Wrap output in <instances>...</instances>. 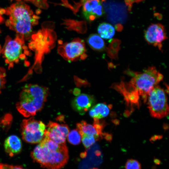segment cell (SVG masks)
Instances as JSON below:
<instances>
[{
    "instance_id": "cell-1",
    "label": "cell",
    "mask_w": 169,
    "mask_h": 169,
    "mask_svg": "<svg viewBox=\"0 0 169 169\" xmlns=\"http://www.w3.org/2000/svg\"><path fill=\"white\" fill-rule=\"evenodd\" d=\"M127 73L132 77L130 80L114 84L113 88L123 95L126 103L132 104L139 103L140 98L146 103L150 91L163 77L154 67H149L141 72L128 70Z\"/></svg>"
},
{
    "instance_id": "cell-2",
    "label": "cell",
    "mask_w": 169,
    "mask_h": 169,
    "mask_svg": "<svg viewBox=\"0 0 169 169\" xmlns=\"http://www.w3.org/2000/svg\"><path fill=\"white\" fill-rule=\"evenodd\" d=\"M5 11V13L9 16L6 26L24 38L31 34L33 26L38 23L39 17L33 15L30 7L22 2L12 4Z\"/></svg>"
},
{
    "instance_id": "cell-3",
    "label": "cell",
    "mask_w": 169,
    "mask_h": 169,
    "mask_svg": "<svg viewBox=\"0 0 169 169\" xmlns=\"http://www.w3.org/2000/svg\"><path fill=\"white\" fill-rule=\"evenodd\" d=\"M49 94L48 88L37 84H27L20 93L16 108L24 117L35 115L43 108Z\"/></svg>"
},
{
    "instance_id": "cell-4",
    "label": "cell",
    "mask_w": 169,
    "mask_h": 169,
    "mask_svg": "<svg viewBox=\"0 0 169 169\" xmlns=\"http://www.w3.org/2000/svg\"><path fill=\"white\" fill-rule=\"evenodd\" d=\"M146 102L152 117L161 119L168 114L169 107L166 93L159 86L156 85L150 91Z\"/></svg>"
},
{
    "instance_id": "cell-5",
    "label": "cell",
    "mask_w": 169,
    "mask_h": 169,
    "mask_svg": "<svg viewBox=\"0 0 169 169\" xmlns=\"http://www.w3.org/2000/svg\"><path fill=\"white\" fill-rule=\"evenodd\" d=\"M33 36L36 52L35 64L41 69L44 55L49 52L55 45L56 34L53 29L42 27V29Z\"/></svg>"
},
{
    "instance_id": "cell-6",
    "label": "cell",
    "mask_w": 169,
    "mask_h": 169,
    "mask_svg": "<svg viewBox=\"0 0 169 169\" xmlns=\"http://www.w3.org/2000/svg\"><path fill=\"white\" fill-rule=\"evenodd\" d=\"M24 39V38L18 35L14 39L9 36L6 37L1 53L6 63L9 65V68L13 67L14 64L18 63L20 59L25 58L23 54L26 48Z\"/></svg>"
},
{
    "instance_id": "cell-7",
    "label": "cell",
    "mask_w": 169,
    "mask_h": 169,
    "mask_svg": "<svg viewBox=\"0 0 169 169\" xmlns=\"http://www.w3.org/2000/svg\"><path fill=\"white\" fill-rule=\"evenodd\" d=\"M20 126L22 138L26 142L31 144L39 143L44 137L45 124L33 117L23 120Z\"/></svg>"
},
{
    "instance_id": "cell-8",
    "label": "cell",
    "mask_w": 169,
    "mask_h": 169,
    "mask_svg": "<svg viewBox=\"0 0 169 169\" xmlns=\"http://www.w3.org/2000/svg\"><path fill=\"white\" fill-rule=\"evenodd\" d=\"M58 53L69 61L84 60L87 57L84 41L79 38H75L71 42L65 43L59 46Z\"/></svg>"
},
{
    "instance_id": "cell-9",
    "label": "cell",
    "mask_w": 169,
    "mask_h": 169,
    "mask_svg": "<svg viewBox=\"0 0 169 169\" xmlns=\"http://www.w3.org/2000/svg\"><path fill=\"white\" fill-rule=\"evenodd\" d=\"M69 158L68 148L63 144L59 150L52 152L48 149L46 152L40 165L47 169H60L67 163Z\"/></svg>"
},
{
    "instance_id": "cell-10",
    "label": "cell",
    "mask_w": 169,
    "mask_h": 169,
    "mask_svg": "<svg viewBox=\"0 0 169 169\" xmlns=\"http://www.w3.org/2000/svg\"><path fill=\"white\" fill-rule=\"evenodd\" d=\"M144 38L147 42L161 50L162 43L167 37L164 27L160 23L152 24L145 31Z\"/></svg>"
},
{
    "instance_id": "cell-11",
    "label": "cell",
    "mask_w": 169,
    "mask_h": 169,
    "mask_svg": "<svg viewBox=\"0 0 169 169\" xmlns=\"http://www.w3.org/2000/svg\"><path fill=\"white\" fill-rule=\"evenodd\" d=\"M44 135L59 145L65 144L66 139L69 132V129L66 124H59L49 121L46 126Z\"/></svg>"
},
{
    "instance_id": "cell-12",
    "label": "cell",
    "mask_w": 169,
    "mask_h": 169,
    "mask_svg": "<svg viewBox=\"0 0 169 169\" xmlns=\"http://www.w3.org/2000/svg\"><path fill=\"white\" fill-rule=\"evenodd\" d=\"M95 103L93 96L85 94H79L72 101L74 110L81 115H84Z\"/></svg>"
},
{
    "instance_id": "cell-13",
    "label": "cell",
    "mask_w": 169,
    "mask_h": 169,
    "mask_svg": "<svg viewBox=\"0 0 169 169\" xmlns=\"http://www.w3.org/2000/svg\"><path fill=\"white\" fill-rule=\"evenodd\" d=\"M4 146L6 152L9 156H13L21 152L22 145L20 138L16 135H12L6 139Z\"/></svg>"
},
{
    "instance_id": "cell-14",
    "label": "cell",
    "mask_w": 169,
    "mask_h": 169,
    "mask_svg": "<svg viewBox=\"0 0 169 169\" xmlns=\"http://www.w3.org/2000/svg\"><path fill=\"white\" fill-rule=\"evenodd\" d=\"M76 126L80 134L84 133L94 136L99 140L104 136V134L102 132L103 129L94 123L91 125L82 120L81 122L77 123Z\"/></svg>"
},
{
    "instance_id": "cell-15",
    "label": "cell",
    "mask_w": 169,
    "mask_h": 169,
    "mask_svg": "<svg viewBox=\"0 0 169 169\" xmlns=\"http://www.w3.org/2000/svg\"><path fill=\"white\" fill-rule=\"evenodd\" d=\"M111 108V105L105 103H98L92 107L89 111V115L94 120H99L107 116Z\"/></svg>"
},
{
    "instance_id": "cell-16",
    "label": "cell",
    "mask_w": 169,
    "mask_h": 169,
    "mask_svg": "<svg viewBox=\"0 0 169 169\" xmlns=\"http://www.w3.org/2000/svg\"><path fill=\"white\" fill-rule=\"evenodd\" d=\"M69 30H75L77 32L84 33L87 29L86 23L85 21H77L71 19L63 20L61 24Z\"/></svg>"
},
{
    "instance_id": "cell-17",
    "label": "cell",
    "mask_w": 169,
    "mask_h": 169,
    "mask_svg": "<svg viewBox=\"0 0 169 169\" xmlns=\"http://www.w3.org/2000/svg\"><path fill=\"white\" fill-rule=\"evenodd\" d=\"M87 41L89 46L95 50L101 51L105 49L104 41L102 38L97 34L90 35L87 39Z\"/></svg>"
},
{
    "instance_id": "cell-18",
    "label": "cell",
    "mask_w": 169,
    "mask_h": 169,
    "mask_svg": "<svg viewBox=\"0 0 169 169\" xmlns=\"http://www.w3.org/2000/svg\"><path fill=\"white\" fill-rule=\"evenodd\" d=\"M97 31L100 36L105 39L112 38L115 33V29L111 24L106 23H100L98 27Z\"/></svg>"
},
{
    "instance_id": "cell-19",
    "label": "cell",
    "mask_w": 169,
    "mask_h": 169,
    "mask_svg": "<svg viewBox=\"0 0 169 169\" xmlns=\"http://www.w3.org/2000/svg\"><path fill=\"white\" fill-rule=\"evenodd\" d=\"M101 3L100 0H87L83 5V13L84 17L88 20L91 15L92 11L98 5Z\"/></svg>"
},
{
    "instance_id": "cell-20",
    "label": "cell",
    "mask_w": 169,
    "mask_h": 169,
    "mask_svg": "<svg viewBox=\"0 0 169 169\" xmlns=\"http://www.w3.org/2000/svg\"><path fill=\"white\" fill-rule=\"evenodd\" d=\"M68 141L74 145L80 144L81 140V137L77 129L73 130L69 132L67 136Z\"/></svg>"
},
{
    "instance_id": "cell-21",
    "label": "cell",
    "mask_w": 169,
    "mask_h": 169,
    "mask_svg": "<svg viewBox=\"0 0 169 169\" xmlns=\"http://www.w3.org/2000/svg\"><path fill=\"white\" fill-rule=\"evenodd\" d=\"M81 137L82 142L86 149H89L99 139L94 136L84 133L80 134Z\"/></svg>"
},
{
    "instance_id": "cell-22",
    "label": "cell",
    "mask_w": 169,
    "mask_h": 169,
    "mask_svg": "<svg viewBox=\"0 0 169 169\" xmlns=\"http://www.w3.org/2000/svg\"><path fill=\"white\" fill-rule=\"evenodd\" d=\"M125 169H141V165L137 160L132 159H128L125 164Z\"/></svg>"
},
{
    "instance_id": "cell-23",
    "label": "cell",
    "mask_w": 169,
    "mask_h": 169,
    "mask_svg": "<svg viewBox=\"0 0 169 169\" xmlns=\"http://www.w3.org/2000/svg\"><path fill=\"white\" fill-rule=\"evenodd\" d=\"M104 13V10L101 3H100L92 11L91 15H94L97 18L101 17Z\"/></svg>"
},
{
    "instance_id": "cell-24",
    "label": "cell",
    "mask_w": 169,
    "mask_h": 169,
    "mask_svg": "<svg viewBox=\"0 0 169 169\" xmlns=\"http://www.w3.org/2000/svg\"><path fill=\"white\" fill-rule=\"evenodd\" d=\"M6 72L5 69L0 67V94L2 90L4 88L6 82Z\"/></svg>"
},
{
    "instance_id": "cell-25",
    "label": "cell",
    "mask_w": 169,
    "mask_h": 169,
    "mask_svg": "<svg viewBox=\"0 0 169 169\" xmlns=\"http://www.w3.org/2000/svg\"><path fill=\"white\" fill-rule=\"evenodd\" d=\"M0 169H26L21 166H13L0 163Z\"/></svg>"
},
{
    "instance_id": "cell-26",
    "label": "cell",
    "mask_w": 169,
    "mask_h": 169,
    "mask_svg": "<svg viewBox=\"0 0 169 169\" xmlns=\"http://www.w3.org/2000/svg\"><path fill=\"white\" fill-rule=\"evenodd\" d=\"M42 27L53 29L54 28L55 25L54 22L52 21H46L43 23Z\"/></svg>"
},
{
    "instance_id": "cell-27",
    "label": "cell",
    "mask_w": 169,
    "mask_h": 169,
    "mask_svg": "<svg viewBox=\"0 0 169 169\" xmlns=\"http://www.w3.org/2000/svg\"><path fill=\"white\" fill-rule=\"evenodd\" d=\"M80 90L79 89L75 88L74 90L73 93L74 95L77 96L80 94Z\"/></svg>"
},
{
    "instance_id": "cell-28",
    "label": "cell",
    "mask_w": 169,
    "mask_h": 169,
    "mask_svg": "<svg viewBox=\"0 0 169 169\" xmlns=\"http://www.w3.org/2000/svg\"><path fill=\"white\" fill-rule=\"evenodd\" d=\"M6 12V11L5 9H4L3 8L0 9V15H2L4 13H5Z\"/></svg>"
},
{
    "instance_id": "cell-29",
    "label": "cell",
    "mask_w": 169,
    "mask_h": 169,
    "mask_svg": "<svg viewBox=\"0 0 169 169\" xmlns=\"http://www.w3.org/2000/svg\"><path fill=\"white\" fill-rule=\"evenodd\" d=\"M3 20H4L3 18H2V17L1 16V15H0V23H1L3 22ZM0 32H1L0 30Z\"/></svg>"
},
{
    "instance_id": "cell-30",
    "label": "cell",
    "mask_w": 169,
    "mask_h": 169,
    "mask_svg": "<svg viewBox=\"0 0 169 169\" xmlns=\"http://www.w3.org/2000/svg\"><path fill=\"white\" fill-rule=\"evenodd\" d=\"M154 160H155L154 161L155 162V163H156V164H160V162L159 160L157 159H156V160L155 159Z\"/></svg>"
},
{
    "instance_id": "cell-31",
    "label": "cell",
    "mask_w": 169,
    "mask_h": 169,
    "mask_svg": "<svg viewBox=\"0 0 169 169\" xmlns=\"http://www.w3.org/2000/svg\"><path fill=\"white\" fill-rule=\"evenodd\" d=\"M41 12V10L39 9H38L37 10L36 13L37 14H40Z\"/></svg>"
},
{
    "instance_id": "cell-32",
    "label": "cell",
    "mask_w": 169,
    "mask_h": 169,
    "mask_svg": "<svg viewBox=\"0 0 169 169\" xmlns=\"http://www.w3.org/2000/svg\"><path fill=\"white\" fill-rule=\"evenodd\" d=\"M1 50H2V48L1 47V46L0 45V54L1 52Z\"/></svg>"
},
{
    "instance_id": "cell-33",
    "label": "cell",
    "mask_w": 169,
    "mask_h": 169,
    "mask_svg": "<svg viewBox=\"0 0 169 169\" xmlns=\"http://www.w3.org/2000/svg\"><path fill=\"white\" fill-rule=\"evenodd\" d=\"M98 169V168H91V169Z\"/></svg>"
}]
</instances>
